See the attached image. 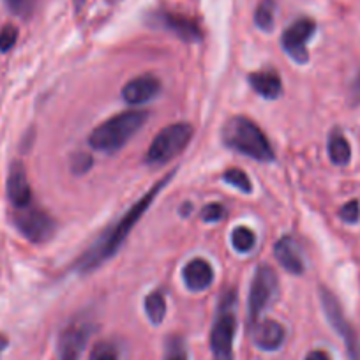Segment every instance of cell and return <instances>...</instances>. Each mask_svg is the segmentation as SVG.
I'll list each match as a JSON object with an SVG mask.
<instances>
[{
  "mask_svg": "<svg viewBox=\"0 0 360 360\" xmlns=\"http://www.w3.org/2000/svg\"><path fill=\"white\" fill-rule=\"evenodd\" d=\"M147 119L148 112L145 110H131V112L119 113L90 133L89 145L94 150L115 154L145 126Z\"/></svg>",
  "mask_w": 360,
  "mask_h": 360,
  "instance_id": "3",
  "label": "cell"
},
{
  "mask_svg": "<svg viewBox=\"0 0 360 360\" xmlns=\"http://www.w3.org/2000/svg\"><path fill=\"white\" fill-rule=\"evenodd\" d=\"M193 133H195V129L188 122H176L165 127L148 147L147 155H145L147 165L161 166L172 161L173 158H176L180 152L188 147Z\"/></svg>",
  "mask_w": 360,
  "mask_h": 360,
  "instance_id": "5",
  "label": "cell"
},
{
  "mask_svg": "<svg viewBox=\"0 0 360 360\" xmlns=\"http://www.w3.org/2000/svg\"><path fill=\"white\" fill-rule=\"evenodd\" d=\"M249 335L256 348L262 352H276L283 346L286 339V330L279 321L276 320H256L249 325Z\"/></svg>",
  "mask_w": 360,
  "mask_h": 360,
  "instance_id": "12",
  "label": "cell"
},
{
  "mask_svg": "<svg viewBox=\"0 0 360 360\" xmlns=\"http://www.w3.org/2000/svg\"><path fill=\"white\" fill-rule=\"evenodd\" d=\"M304 360H330V355L323 349H313V352L307 353Z\"/></svg>",
  "mask_w": 360,
  "mask_h": 360,
  "instance_id": "30",
  "label": "cell"
},
{
  "mask_svg": "<svg viewBox=\"0 0 360 360\" xmlns=\"http://www.w3.org/2000/svg\"><path fill=\"white\" fill-rule=\"evenodd\" d=\"M161 92V82L154 75H141L133 78L122 89V98L127 105H143L158 98Z\"/></svg>",
  "mask_w": 360,
  "mask_h": 360,
  "instance_id": "13",
  "label": "cell"
},
{
  "mask_svg": "<svg viewBox=\"0 0 360 360\" xmlns=\"http://www.w3.org/2000/svg\"><path fill=\"white\" fill-rule=\"evenodd\" d=\"M182 279H184V285L191 292H205L207 288L212 286L214 269L207 259L195 258L184 266V270H182Z\"/></svg>",
  "mask_w": 360,
  "mask_h": 360,
  "instance_id": "16",
  "label": "cell"
},
{
  "mask_svg": "<svg viewBox=\"0 0 360 360\" xmlns=\"http://www.w3.org/2000/svg\"><path fill=\"white\" fill-rule=\"evenodd\" d=\"M328 158H330L332 165L335 166H346L352 161V147L346 136L342 134L341 129H334L328 136Z\"/></svg>",
  "mask_w": 360,
  "mask_h": 360,
  "instance_id": "18",
  "label": "cell"
},
{
  "mask_svg": "<svg viewBox=\"0 0 360 360\" xmlns=\"http://www.w3.org/2000/svg\"><path fill=\"white\" fill-rule=\"evenodd\" d=\"M16 39H18V29L15 25H6L4 29L0 30V51L6 53V51L13 50Z\"/></svg>",
  "mask_w": 360,
  "mask_h": 360,
  "instance_id": "27",
  "label": "cell"
},
{
  "mask_svg": "<svg viewBox=\"0 0 360 360\" xmlns=\"http://www.w3.org/2000/svg\"><path fill=\"white\" fill-rule=\"evenodd\" d=\"M165 360H188V349H186L182 339L179 338L169 339Z\"/></svg>",
  "mask_w": 360,
  "mask_h": 360,
  "instance_id": "26",
  "label": "cell"
},
{
  "mask_svg": "<svg viewBox=\"0 0 360 360\" xmlns=\"http://www.w3.org/2000/svg\"><path fill=\"white\" fill-rule=\"evenodd\" d=\"M237 297L235 292H226L217 306L216 320L210 332V349L214 360H233L235 328H237Z\"/></svg>",
  "mask_w": 360,
  "mask_h": 360,
  "instance_id": "4",
  "label": "cell"
},
{
  "mask_svg": "<svg viewBox=\"0 0 360 360\" xmlns=\"http://www.w3.org/2000/svg\"><path fill=\"white\" fill-rule=\"evenodd\" d=\"M13 223L27 240L36 242V244L50 240L57 230V223L50 214L30 205L16 209L13 214Z\"/></svg>",
  "mask_w": 360,
  "mask_h": 360,
  "instance_id": "8",
  "label": "cell"
},
{
  "mask_svg": "<svg viewBox=\"0 0 360 360\" xmlns=\"http://www.w3.org/2000/svg\"><path fill=\"white\" fill-rule=\"evenodd\" d=\"M92 162H94L92 155L85 154V152H79V154H76L75 158H72V161H71L72 172L78 173V175H79V173L89 172L90 166H92Z\"/></svg>",
  "mask_w": 360,
  "mask_h": 360,
  "instance_id": "29",
  "label": "cell"
},
{
  "mask_svg": "<svg viewBox=\"0 0 360 360\" xmlns=\"http://www.w3.org/2000/svg\"><path fill=\"white\" fill-rule=\"evenodd\" d=\"M150 25L165 29L175 34L179 39L186 43H200L203 39V32L195 20L184 15H176L169 11H158L150 16Z\"/></svg>",
  "mask_w": 360,
  "mask_h": 360,
  "instance_id": "11",
  "label": "cell"
},
{
  "mask_svg": "<svg viewBox=\"0 0 360 360\" xmlns=\"http://www.w3.org/2000/svg\"><path fill=\"white\" fill-rule=\"evenodd\" d=\"M320 300L328 323L332 325V328L338 332L339 338L345 342L349 360H360V338L355 328H353V325L348 321V318L342 313L339 300L332 295L330 290L323 288V286L320 288Z\"/></svg>",
  "mask_w": 360,
  "mask_h": 360,
  "instance_id": "7",
  "label": "cell"
},
{
  "mask_svg": "<svg viewBox=\"0 0 360 360\" xmlns=\"http://www.w3.org/2000/svg\"><path fill=\"white\" fill-rule=\"evenodd\" d=\"M223 180L226 182V184L237 188L238 191L245 193V195H249V193L252 191V184H251V180H249V176L238 168L226 169V172L223 173Z\"/></svg>",
  "mask_w": 360,
  "mask_h": 360,
  "instance_id": "22",
  "label": "cell"
},
{
  "mask_svg": "<svg viewBox=\"0 0 360 360\" xmlns=\"http://www.w3.org/2000/svg\"><path fill=\"white\" fill-rule=\"evenodd\" d=\"M339 217H341L345 223L348 224H355L360 221V203L359 200H349L348 203L339 209Z\"/></svg>",
  "mask_w": 360,
  "mask_h": 360,
  "instance_id": "25",
  "label": "cell"
},
{
  "mask_svg": "<svg viewBox=\"0 0 360 360\" xmlns=\"http://www.w3.org/2000/svg\"><path fill=\"white\" fill-rule=\"evenodd\" d=\"M224 216H226V212H224V207L221 203H210L202 210V219L205 223H217Z\"/></svg>",
  "mask_w": 360,
  "mask_h": 360,
  "instance_id": "28",
  "label": "cell"
},
{
  "mask_svg": "<svg viewBox=\"0 0 360 360\" xmlns=\"http://www.w3.org/2000/svg\"><path fill=\"white\" fill-rule=\"evenodd\" d=\"M92 334H94V323L92 321L85 320V318H76V320L69 321L68 327L58 335V359L79 360Z\"/></svg>",
  "mask_w": 360,
  "mask_h": 360,
  "instance_id": "9",
  "label": "cell"
},
{
  "mask_svg": "<svg viewBox=\"0 0 360 360\" xmlns=\"http://www.w3.org/2000/svg\"><path fill=\"white\" fill-rule=\"evenodd\" d=\"M173 175H175V172L166 175L165 179L159 180L154 188L148 189V191L143 195V198L138 200V202L127 210L126 216H124L119 223L113 224L105 235H101V238H99V240L96 242V244L92 245V248H90L89 251L78 259V262H76L75 266L79 274H90V272H94V270L99 269L106 259H110L117 251H119L120 245H122L124 240L127 238V235H129L131 230L136 226L138 221L143 217V214L147 212V209L152 205V202L158 198L161 189L169 184V180H172Z\"/></svg>",
  "mask_w": 360,
  "mask_h": 360,
  "instance_id": "1",
  "label": "cell"
},
{
  "mask_svg": "<svg viewBox=\"0 0 360 360\" xmlns=\"http://www.w3.org/2000/svg\"><path fill=\"white\" fill-rule=\"evenodd\" d=\"M145 313H147V318L150 320V323L161 325L166 316L165 297H162L159 292L150 293V295L145 299Z\"/></svg>",
  "mask_w": 360,
  "mask_h": 360,
  "instance_id": "20",
  "label": "cell"
},
{
  "mask_svg": "<svg viewBox=\"0 0 360 360\" xmlns=\"http://www.w3.org/2000/svg\"><path fill=\"white\" fill-rule=\"evenodd\" d=\"M223 141L228 148L259 162H272L276 159L265 133L248 117H231L223 127Z\"/></svg>",
  "mask_w": 360,
  "mask_h": 360,
  "instance_id": "2",
  "label": "cell"
},
{
  "mask_svg": "<svg viewBox=\"0 0 360 360\" xmlns=\"http://www.w3.org/2000/svg\"><path fill=\"white\" fill-rule=\"evenodd\" d=\"M249 85L256 94L265 99H278L283 94V83L278 72L274 71H256L248 76Z\"/></svg>",
  "mask_w": 360,
  "mask_h": 360,
  "instance_id": "17",
  "label": "cell"
},
{
  "mask_svg": "<svg viewBox=\"0 0 360 360\" xmlns=\"http://www.w3.org/2000/svg\"><path fill=\"white\" fill-rule=\"evenodd\" d=\"M352 96L356 99V103H360V76L353 82V90H352Z\"/></svg>",
  "mask_w": 360,
  "mask_h": 360,
  "instance_id": "31",
  "label": "cell"
},
{
  "mask_svg": "<svg viewBox=\"0 0 360 360\" xmlns=\"http://www.w3.org/2000/svg\"><path fill=\"white\" fill-rule=\"evenodd\" d=\"M279 283L276 270L269 265H259L249 290V325L259 320L262 313L278 299Z\"/></svg>",
  "mask_w": 360,
  "mask_h": 360,
  "instance_id": "6",
  "label": "cell"
},
{
  "mask_svg": "<svg viewBox=\"0 0 360 360\" xmlns=\"http://www.w3.org/2000/svg\"><path fill=\"white\" fill-rule=\"evenodd\" d=\"M85 2L86 0H72V4H75V8L78 9V11L83 8V6H85Z\"/></svg>",
  "mask_w": 360,
  "mask_h": 360,
  "instance_id": "33",
  "label": "cell"
},
{
  "mask_svg": "<svg viewBox=\"0 0 360 360\" xmlns=\"http://www.w3.org/2000/svg\"><path fill=\"white\" fill-rule=\"evenodd\" d=\"M316 32V23L311 18H299L293 22L288 29L283 32L281 44L286 53L297 62V64H307L309 53H307V43Z\"/></svg>",
  "mask_w": 360,
  "mask_h": 360,
  "instance_id": "10",
  "label": "cell"
},
{
  "mask_svg": "<svg viewBox=\"0 0 360 360\" xmlns=\"http://www.w3.org/2000/svg\"><path fill=\"white\" fill-rule=\"evenodd\" d=\"M8 196L15 209H22L32 202V189H30L27 172L22 162H13L11 169H9Z\"/></svg>",
  "mask_w": 360,
  "mask_h": 360,
  "instance_id": "14",
  "label": "cell"
},
{
  "mask_svg": "<svg viewBox=\"0 0 360 360\" xmlns=\"http://www.w3.org/2000/svg\"><path fill=\"white\" fill-rule=\"evenodd\" d=\"M274 256L279 262V265H281L286 272L295 276L304 274L306 263H304V256L302 252H300L299 244H297L293 237H288V235H286V237L279 238L274 245Z\"/></svg>",
  "mask_w": 360,
  "mask_h": 360,
  "instance_id": "15",
  "label": "cell"
},
{
  "mask_svg": "<svg viewBox=\"0 0 360 360\" xmlns=\"http://www.w3.org/2000/svg\"><path fill=\"white\" fill-rule=\"evenodd\" d=\"M9 11L22 20H29L36 9V0H6Z\"/></svg>",
  "mask_w": 360,
  "mask_h": 360,
  "instance_id": "24",
  "label": "cell"
},
{
  "mask_svg": "<svg viewBox=\"0 0 360 360\" xmlns=\"http://www.w3.org/2000/svg\"><path fill=\"white\" fill-rule=\"evenodd\" d=\"M231 244H233L235 251L238 252H249L256 244V237L249 228L238 226L235 228L231 233Z\"/></svg>",
  "mask_w": 360,
  "mask_h": 360,
  "instance_id": "21",
  "label": "cell"
},
{
  "mask_svg": "<svg viewBox=\"0 0 360 360\" xmlns=\"http://www.w3.org/2000/svg\"><path fill=\"white\" fill-rule=\"evenodd\" d=\"M89 360H120V352L113 342L99 341L90 352Z\"/></svg>",
  "mask_w": 360,
  "mask_h": 360,
  "instance_id": "23",
  "label": "cell"
},
{
  "mask_svg": "<svg viewBox=\"0 0 360 360\" xmlns=\"http://www.w3.org/2000/svg\"><path fill=\"white\" fill-rule=\"evenodd\" d=\"M276 16V0H262L255 11V23L258 29L270 32L274 29Z\"/></svg>",
  "mask_w": 360,
  "mask_h": 360,
  "instance_id": "19",
  "label": "cell"
},
{
  "mask_svg": "<svg viewBox=\"0 0 360 360\" xmlns=\"http://www.w3.org/2000/svg\"><path fill=\"white\" fill-rule=\"evenodd\" d=\"M8 346H9L8 338H6V335L0 334V355H2V353L6 352V348H8Z\"/></svg>",
  "mask_w": 360,
  "mask_h": 360,
  "instance_id": "32",
  "label": "cell"
}]
</instances>
